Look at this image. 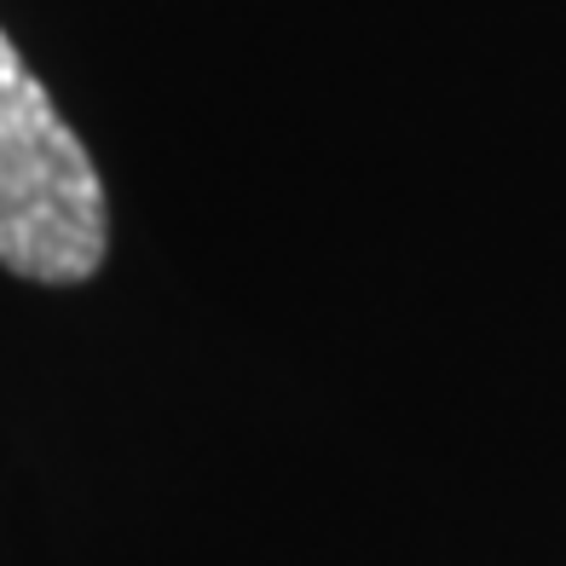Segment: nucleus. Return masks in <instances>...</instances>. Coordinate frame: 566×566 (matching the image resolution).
<instances>
[{
    "mask_svg": "<svg viewBox=\"0 0 566 566\" xmlns=\"http://www.w3.org/2000/svg\"><path fill=\"white\" fill-rule=\"evenodd\" d=\"M105 249L111 209L87 145L0 35V266L30 283H82Z\"/></svg>",
    "mask_w": 566,
    "mask_h": 566,
    "instance_id": "nucleus-1",
    "label": "nucleus"
}]
</instances>
